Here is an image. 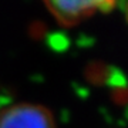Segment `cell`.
Instances as JSON below:
<instances>
[{
    "label": "cell",
    "instance_id": "cell-1",
    "mask_svg": "<svg viewBox=\"0 0 128 128\" xmlns=\"http://www.w3.org/2000/svg\"><path fill=\"white\" fill-rule=\"evenodd\" d=\"M53 17L63 26H76L98 12L114 9L117 0H41Z\"/></svg>",
    "mask_w": 128,
    "mask_h": 128
},
{
    "label": "cell",
    "instance_id": "cell-2",
    "mask_svg": "<svg viewBox=\"0 0 128 128\" xmlns=\"http://www.w3.org/2000/svg\"><path fill=\"white\" fill-rule=\"evenodd\" d=\"M0 128H56V122L43 105L17 104L0 112Z\"/></svg>",
    "mask_w": 128,
    "mask_h": 128
}]
</instances>
